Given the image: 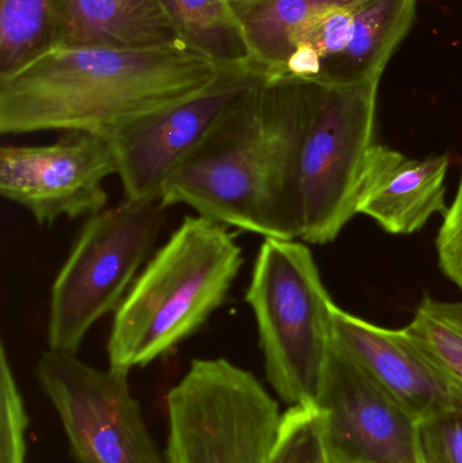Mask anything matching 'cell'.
Wrapping results in <instances>:
<instances>
[{
  "mask_svg": "<svg viewBox=\"0 0 462 463\" xmlns=\"http://www.w3.org/2000/svg\"><path fill=\"white\" fill-rule=\"evenodd\" d=\"M187 45L224 67L255 65L243 19L230 0H163Z\"/></svg>",
  "mask_w": 462,
  "mask_h": 463,
  "instance_id": "2e32d148",
  "label": "cell"
},
{
  "mask_svg": "<svg viewBox=\"0 0 462 463\" xmlns=\"http://www.w3.org/2000/svg\"><path fill=\"white\" fill-rule=\"evenodd\" d=\"M379 81L309 84L296 149L301 241L327 244L357 214L361 173L376 130Z\"/></svg>",
  "mask_w": 462,
  "mask_h": 463,
  "instance_id": "8992f818",
  "label": "cell"
},
{
  "mask_svg": "<svg viewBox=\"0 0 462 463\" xmlns=\"http://www.w3.org/2000/svg\"><path fill=\"white\" fill-rule=\"evenodd\" d=\"M168 463H268L278 402L249 370L194 359L168 392Z\"/></svg>",
  "mask_w": 462,
  "mask_h": 463,
  "instance_id": "52a82bcc",
  "label": "cell"
},
{
  "mask_svg": "<svg viewBox=\"0 0 462 463\" xmlns=\"http://www.w3.org/2000/svg\"><path fill=\"white\" fill-rule=\"evenodd\" d=\"M246 302L266 380L290 407L316 405L334 337V304L306 242L263 239Z\"/></svg>",
  "mask_w": 462,
  "mask_h": 463,
  "instance_id": "277c9868",
  "label": "cell"
},
{
  "mask_svg": "<svg viewBox=\"0 0 462 463\" xmlns=\"http://www.w3.org/2000/svg\"><path fill=\"white\" fill-rule=\"evenodd\" d=\"M316 407L333 463H422L420 421L335 335Z\"/></svg>",
  "mask_w": 462,
  "mask_h": 463,
  "instance_id": "30bf717a",
  "label": "cell"
},
{
  "mask_svg": "<svg viewBox=\"0 0 462 463\" xmlns=\"http://www.w3.org/2000/svg\"><path fill=\"white\" fill-rule=\"evenodd\" d=\"M268 463H333L316 405H295L282 413Z\"/></svg>",
  "mask_w": 462,
  "mask_h": 463,
  "instance_id": "ffe728a7",
  "label": "cell"
},
{
  "mask_svg": "<svg viewBox=\"0 0 462 463\" xmlns=\"http://www.w3.org/2000/svg\"><path fill=\"white\" fill-rule=\"evenodd\" d=\"M29 424L5 345L0 347V463H26Z\"/></svg>",
  "mask_w": 462,
  "mask_h": 463,
  "instance_id": "44dd1931",
  "label": "cell"
},
{
  "mask_svg": "<svg viewBox=\"0 0 462 463\" xmlns=\"http://www.w3.org/2000/svg\"><path fill=\"white\" fill-rule=\"evenodd\" d=\"M406 331L462 383V301L425 297Z\"/></svg>",
  "mask_w": 462,
  "mask_h": 463,
  "instance_id": "d6986e66",
  "label": "cell"
},
{
  "mask_svg": "<svg viewBox=\"0 0 462 463\" xmlns=\"http://www.w3.org/2000/svg\"><path fill=\"white\" fill-rule=\"evenodd\" d=\"M52 43V0H0V76Z\"/></svg>",
  "mask_w": 462,
  "mask_h": 463,
  "instance_id": "ac0fdd59",
  "label": "cell"
},
{
  "mask_svg": "<svg viewBox=\"0 0 462 463\" xmlns=\"http://www.w3.org/2000/svg\"><path fill=\"white\" fill-rule=\"evenodd\" d=\"M311 81L265 78L225 109L160 201L263 239L300 237L296 149Z\"/></svg>",
  "mask_w": 462,
  "mask_h": 463,
  "instance_id": "7a4b0ae2",
  "label": "cell"
},
{
  "mask_svg": "<svg viewBox=\"0 0 462 463\" xmlns=\"http://www.w3.org/2000/svg\"><path fill=\"white\" fill-rule=\"evenodd\" d=\"M230 2L236 14L244 21L250 14L254 13L259 5H262L268 0H230Z\"/></svg>",
  "mask_w": 462,
  "mask_h": 463,
  "instance_id": "cb8c5ba5",
  "label": "cell"
},
{
  "mask_svg": "<svg viewBox=\"0 0 462 463\" xmlns=\"http://www.w3.org/2000/svg\"><path fill=\"white\" fill-rule=\"evenodd\" d=\"M257 65L228 67L203 94L108 136L125 200L160 201L170 176L208 137L227 106L265 78Z\"/></svg>",
  "mask_w": 462,
  "mask_h": 463,
  "instance_id": "7c38bea8",
  "label": "cell"
},
{
  "mask_svg": "<svg viewBox=\"0 0 462 463\" xmlns=\"http://www.w3.org/2000/svg\"><path fill=\"white\" fill-rule=\"evenodd\" d=\"M243 264V250L228 227L184 217L114 313L108 366H146L194 336L227 302Z\"/></svg>",
  "mask_w": 462,
  "mask_h": 463,
  "instance_id": "3957f363",
  "label": "cell"
},
{
  "mask_svg": "<svg viewBox=\"0 0 462 463\" xmlns=\"http://www.w3.org/2000/svg\"><path fill=\"white\" fill-rule=\"evenodd\" d=\"M448 155L414 159L373 144L361 173L357 214L373 219L391 234L422 230L434 214H447Z\"/></svg>",
  "mask_w": 462,
  "mask_h": 463,
  "instance_id": "5bb4252c",
  "label": "cell"
},
{
  "mask_svg": "<svg viewBox=\"0 0 462 463\" xmlns=\"http://www.w3.org/2000/svg\"><path fill=\"white\" fill-rule=\"evenodd\" d=\"M422 463H462V404L420 421Z\"/></svg>",
  "mask_w": 462,
  "mask_h": 463,
  "instance_id": "7402d4cb",
  "label": "cell"
},
{
  "mask_svg": "<svg viewBox=\"0 0 462 463\" xmlns=\"http://www.w3.org/2000/svg\"><path fill=\"white\" fill-rule=\"evenodd\" d=\"M224 65L187 45L119 49L52 43L0 76V133L108 136L192 99Z\"/></svg>",
  "mask_w": 462,
  "mask_h": 463,
  "instance_id": "6da1fadb",
  "label": "cell"
},
{
  "mask_svg": "<svg viewBox=\"0 0 462 463\" xmlns=\"http://www.w3.org/2000/svg\"><path fill=\"white\" fill-rule=\"evenodd\" d=\"M417 0H354L301 24L277 78L354 86L380 81L415 18Z\"/></svg>",
  "mask_w": 462,
  "mask_h": 463,
  "instance_id": "9c48e42d",
  "label": "cell"
},
{
  "mask_svg": "<svg viewBox=\"0 0 462 463\" xmlns=\"http://www.w3.org/2000/svg\"><path fill=\"white\" fill-rule=\"evenodd\" d=\"M162 201L125 200L79 232L52 285L48 350L78 354L97 321L116 313L165 224Z\"/></svg>",
  "mask_w": 462,
  "mask_h": 463,
  "instance_id": "5b68a950",
  "label": "cell"
},
{
  "mask_svg": "<svg viewBox=\"0 0 462 463\" xmlns=\"http://www.w3.org/2000/svg\"><path fill=\"white\" fill-rule=\"evenodd\" d=\"M354 0H268L244 19L255 65L268 78L281 73L290 38L309 19Z\"/></svg>",
  "mask_w": 462,
  "mask_h": 463,
  "instance_id": "e0dca14e",
  "label": "cell"
},
{
  "mask_svg": "<svg viewBox=\"0 0 462 463\" xmlns=\"http://www.w3.org/2000/svg\"><path fill=\"white\" fill-rule=\"evenodd\" d=\"M437 253L442 272L462 291V173L455 200L437 237Z\"/></svg>",
  "mask_w": 462,
  "mask_h": 463,
  "instance_id": "603a6c76",
  "label": "cell"
},
{
  "mask_svg": "<svg viewBox=\"0 0 462 463\" xmlns=\"http://www.w3.org/2000/svg\"><path fill=\"white\" fill-rule=\"evenodd\" d=\"M111 175L117 160L110 141L92 133L68 132L48 146L0 148V194L40 225L106 209L103 182Z\"/></svg>",
  "mask_w": 462,
  "mask_h": 463,
  "instance_id": "8fae6325",
  "label": "cell"
},
{
  "mask_svg": "<svg viewBox=\"0 0 462 463\" xmlns=\"http://www.w3.org/2000/svg\"><path fill=\"white\" fill-rule=\"evenodd\" d=\"M334 335L418 421L462 404V383L406 328H384L335 305Z\"/></svg>",
  "mask_w": 462,
  "mask_h": 463,
  "instance_id": "4fadbf2b",
  "label": "cell"
},
{
  "mask_svg": "<svg viewBox=\"0 0 462 463\" xmlns=\"http://www.w3.org/2000/svg\"><path fill=\"white\" fill-rule=\"evenodd\" d=\"M52 43L119 49L187 45L163 0H52Z\"/></svg>",
  "mask_w": 462,
  "mask_h": 463,
  "instance_id": "9a60e30c",
  "label": "cell"
},
{
  "mask_svg": "<svg viewBox=\"0 0 462 463\" xmlns=\"http://www.w3.org/2000/svg\"><path fill=\"white\" fill-rule=\"evenodd\" d=\"M130 370L97 369L76 354L43 351L35 364L75 463H168L152 438Z\"/></svg>",
  "mask_w": 462,
  "mask_h": 463,
  "instance_id": "ba28073f",
  "label": "cell"
}]
</instances>
